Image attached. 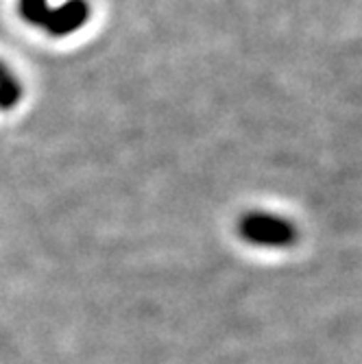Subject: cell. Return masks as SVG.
<instances>
[{
  "label": "cell",
  "instance_id": "obj_4",
  "mask_svg": "<svg viewBox=\"0 0 362 364\" xmlns=\"http://www.w3.org/2000/svg\"><path fill=\"white\" fill-rule=\"evenodd\" d=\"M20 94H22L20 83L11 75H7L0 81V109H11L20 101Z\"/></svg>",
  "mask_w": 362,
  "mask_h": 364
},
{
  "label": "cell",
  "instance_id": "obj_2",
  "mask_svg": "<svg viewBox=\"0 0 362 364\" xmlns=\"http://www.w3.org/2000/svg\"><path fill=\"white\" fill-rule=\"evenodd\" d=\"M87 14L90 7L85 0H68L57 9H50L42 26H46L50 36H68L87 20Z\"/></svg>",
  "mask_w": 362,
  "mask_h": 364
},
{
  "label": "cell",
  "instance_id": "obj_1",
  "mask_svg": "<svg viewBox=\"0 0 362 364\" xmlns=\"http://www.w3.org/2000/svg\"><path fill=\"white\" fill-rule=\"evenodd\" d=\"M240 234L247 242L260 247H286L294 240V227L273 214H249L240 223Z\"/></svg>",
  "mask_w": 362,
  "mask_h": 364
},
{
  "label": "cell",
  "instance_id": "obj_3",
  "mask_svg": "<svg viewBox=\"0 0 362 364\" xmlns=\"http://www.w3.org/2000/svg\"><path fill=\"white\" fill-rule=\"evenodd\" d=\"M20 11L31 24H44L50 7L46 0H20Z\"/></svg>",
  "mask_w": 362,
  "mask_h": 364
},
{
  "label": "cell",
  "instance_id": "obj_5",
  "mask_svg": "<svg viewBox=\"0 0 362 364\" xmlns=\"http://www.w3.org/2000/svg\"><path fill=\"white\" fill-rule=\"evenodd\" d=\"M7 75H9V73H7V70L3 68V63H0V81H3V79H5Z\"/></svg>",
  "mask_w": 362,
  "mask_h": 364
}]
</instances>
